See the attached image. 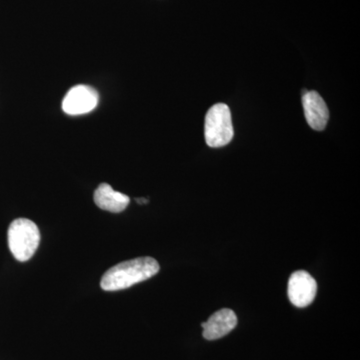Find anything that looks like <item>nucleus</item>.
Returning a JSON list of instances; mask_svg holds the SVG:
<instances>
[{
	"label": "nucleus",
	"instance_id": "obj_3",
	"mask_svg": "<svg viewBox=\"0 0 360 360\" xmlns=\"http://www.w3.org/2000/svg\"><path fill=\"white\" fill-rule=\"evenodd\" d=\"M231 112L224 103H217L210 108L205 116V141L210 148H222L233 139Z\"/></svg>",
	"mask_w": 360,
	"mask_h": 360
},
{
	"label": "nucleus",
	"instance_id": "obj_1",
	"mask_svg": "<svg viewBox=\"0 0 360 360\" xmlns=\"http://www.w3.org/2000/svg\"><path fill=\"white\" fill-rule=\"evenodd\" d=\"M160 264L155 258L137 257L120 262L108 269L101 278V286L105 291L127 290L156 276Z\"/></svg>",
	"mask_w": 360,
	"mask_h": 360
},
{
	"label": "nucleus",
	"instance_id": "obj_7",
	"mask_svg": "<svg viewBox=\"0 0 360 360\" xmlns=\"http://www.w3.org/2000/svg\"><path fill=\"white\" fill-rule=\"evenodd\" d=\"M303 110L309 127L314 130H323L328 124V105L316 91L305 92L302 96Z\"/></svg>",
	"mask_w": 360,
	"mask_h": 360
},
{
	"label": "nucleus",
	"instance_id": "obj_9",
	"mask_svg": "<svg viewBox=\"0 0 360 360\" xmlns=\"http://www.w3.org/2000/svg\"><path fill=\"white\" fill-rule=\"evenodd\" d=\"M136 202L139 203V205H146V203L148 202V200L146 198H136Z\"/></svg>",
	"mask_w": 360,
	"mask_h": 360
},
{
	"label": "nucleus",
	"instance_id": "obj_2",
	"mask_svg": "<svg viewBox=\"0 0 360 360\" xmlns=\"http://www.w3.org/2000/svg\"><path fill=\"white\" fill-rule=\"evenodd\" d=\"M8 246L14 258L25 262L33 257L39 248L40 232L37 225L27 219L13 220L9 225Z\"/></svg>",
	"mask_w": 360,
	"mask_h": 360
},
{
	"label": "nucleus",
	"instance_id": "obj_6",
	"mask_svg": "<svg viewBox=\"0 0 360 360\" xmlns=\"http://www.w3.org/2000/svg\"><path fill=\"white\" fill-rule=\"evenodd\" d=\"M238 326V316L233 310L220 309L213 314L207 321L202 322L203 338L207 340H217L229 335Z\"/></svg>",
	"mask_w": 360,
	"mask_h": 360
},
{
	"label": "nucleus",
	"instance_id": "obj_8",
	"mask_svg": "<svg viewBox=\"0 0 360 360\" xmlns=\"http://www.w3.org/2000/svg\"><path fill=\"white\" fill-rule=\"evenodd\" d=\"M94 202L101 210L106 212H122L129 206V196L115 191L108 184H101L94 193Z\"/></svg>",
	"mask_w": 360,
	"mask_h": 360
},
{
	"label": "nucleus",
	"instance_id": "obj_4",
	"mask_svg": "<svg viewBox=\"0 0 360 360\" xmlns=\"http://www.w3.org/2000/svg\"><path fill=\"white\" fill-rule=\"evenodd\" d=\"M317 293L316 281L304 270H297L290 277L288 295L296 307H307L314 302Z\"/></svg>",
	"mask_w": 360,
	"mask_h": 360
},
{
	"label": "nucleus",
	"instance_id": "obj_5",
	"mask_svg": "<svg viewBox=\"0 0 360 360\" xmlns=\"http://www.w3.org/2000/svg\"><path fill=\"white\" fill-rule=\"evenodd\" d=\"M99 96L96 89L87 85H77L68 92L63 110L68 115H86L96 108Z\"/></svg>",
	"mask_w": 360,
	"mask_h": 360
}]
</instances>
